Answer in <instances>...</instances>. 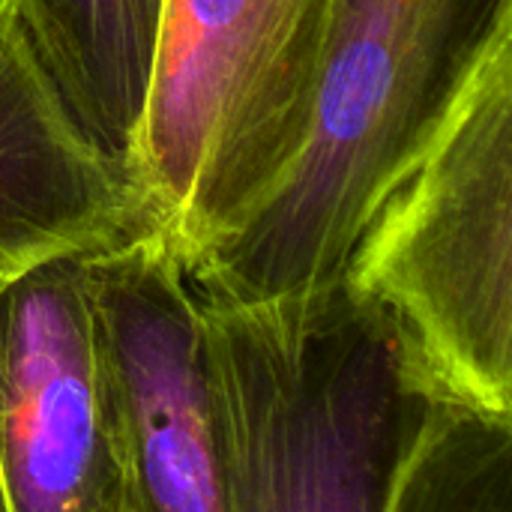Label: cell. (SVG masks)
I'll use <instances>...</instances> for the list:
<instances>
[{"label": "cell", "instance_id": "obj_1", "mask_svg": "<svg viewBox=\"0 0 512 512\" xmlns=\"http://www.w3.org/2000/svg\"><path fill=\"white\" fill-rule=\"evenodd\" d=\"M204 306L225 512H387L441 390L396 318L345 279Z\"/></svg>", "mask_w": 512, "mask_h": 512}, {"label": "cell", "instance_id": "obj_2", "mask_svg": "<svg viewBox=\"0 0 512 512\" xmlns=\"http://www.w3.org/2000/svg\"><path fill=\"white\" fill-rule=\"evenodd\" d=\"M507 39L512 0H345L297 171L183 267L201 303L255 306L342 282L378 204Z\"/></svg>", "mask_w": 512, "mask_h": 512}, {"label": "cell", "instance_id": "obj_3", "mask_svg": "<svg viewBox=\"0 0 512 512\" xmlns=\"http://www.w3.org/2000/svg\"><path fill=\"white\" fill-rule=\"evenodd\" d=\"M345 0H162L135 183L189 267L297 171Z\"/></svg>", "mask_w": 512, "mask_h": 512}, {"label": "cell", "instance_id": "obj_4", "mask_svg": "<svg viewBox=\"0 0 512 512\" xmlns=\"http://www.w3.org/2000/svg\"><path fill=\"white\" fill-rule=\"evenodd\" d=\"M345 282L396 318L441 396L512 420V39L378 204Z\"/></svg>", "mask_w": 512, "mask_h": 512}, {"label": "cell", "instance_id": "obj_5", "mask_svg": "<svg viewBox=\"0 0 512 512\" xmlns=\"http://www.w3.org/2000/svg\"><path fill=\"white\" fill-rule=\"evenodd\" d=\"M84 288L132 512H225L207 321L174 246L141 231L87 252Z\"/></svg>", "mask_w": 512, "mask_h": 512}, {"label": "cell", "instance_id": "obj_6", "mask_svg": "<svg viewBox=\"0 0 512 512\" xmlns=\"http://www.w3.org/2000/svg\"><path fill=\"white\" fill-rule=\"evenodd\" d=\"M0 512H132L84 255L42 261L0 288Z\"/></svg>", "mask_w": 512, "mask_h": 512}, {"label": "cell", "instance_id": "obj_7", "mask_svg": "<svg viewBox=\"0 0 512 512\" xmlns=\"http://www.w3.org/2000/svg\"><path fill=\"white\" fill-rule=\"evenodd\" d=\"M153 231L135 180L69 120L0 12V267L24 273Z\"/></svg>", "mask_w": 512, "mask_h": 512}, {"label": "cell", "instance_id": "obj_8", "mask_svg": "<svg viewBox=\"0 0 512 512\" xmlns=\"http://www.w3.org/2000/svg\"><path fill=\"white\" fill-rule=\"evenodd\" d=\"M0 12L81 135L135 180L162 0H0Z\"/></svg>", "mask_w": 512, "mask_h": 512}, {"label": "cell", "instance_id": "obj_9", "mask_svg": "<svg viewBox=\"0 0 512 512\" xmlns=\"http://www.w3.org/2000/svg\"><path fill=\"white\" fill-rule=\"evenodd\" d=\"M387 512H512V420L438 399Z\"/></svg>", "mask_w": 512, "mask_h": 512}, {"label": "cell", "instance_id": "obj_10", "mask_svg": "<svg viewBox=\"0 0 512 512\" xmlns=\"http://www.w3.org/2000/svg\"><path fill=\"white\" fill-rule=\"evenodd\" d=\"M12 276H18V273H9V270H3V267H0V288H3Z\"/></svg>", "mask_w": 512, "mask_h": 512}]
</instances>
